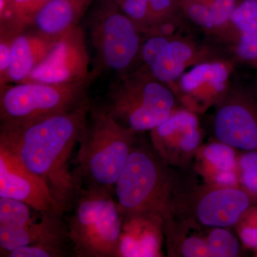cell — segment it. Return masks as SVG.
<instances>
[{
    "instance_id": "obj_18",
    "label": "cell",
    "mask_w": 257,
    "mask_h": 257,
    "mask_svg": "<svg viewBox=\"0 0 257 257\" xmlns=\"http://www.w3.org/2000/svg\"><path fill=\"white\" fill-rule=\"evenodd\" d=\"M239 150L219 141L203 144L194 157V170L204 183L217 187H239Z\"/></svg>"
},
{
    "instance_id": "obj_16",
    "label": "cell",
    "mask_w": 257,
    "mask_h": 257,
    "mask_svg": "<svg viewBox=\"0 0 257 257\" xmlns=\"http://www.w3.org/2000/svg\"><path fill=\"white\" fill-rule=\"evenodd\" d=\"M121 218L119 257H162L165 219L160 214H120Z\"/></svg>"
},
{
    "instance_id": "obj_9",
    "label": "cell",
    "mask_w": 257,
    "mask_h": 257,
    "mask_svg": "<svg viewBox=\"0 0 257 257\" xmlns=\"http://www.w3.org/2000/svg\"><path fill=\"white\" fill-rule=\"evenodd\" d=\"M221 57L214 49L188 37L160 34L145 37L140 64L159 81L170 85L193 66Z\"/></svg>"
},
{
    "instance_id": "obj_27",
    "label": "cell",
    "mask_w": 257,
    "mask_h": 257,
    "mask_svg": "<svg viewBox=\"0 0 257 257\" xmlns=\"http://www.w3.org/2000/svg\"><path fill=\"white\" fill-rule=\"evenodd\" d=\"M65 241H43L16 248L7 253L10 257H60L65 256Z\"/></svg>"
},
{
    "instance_id": "obj_11",
    "label": "cell",
    "mask_w": 257,
    "mask_h": 257,
    "mask_svg": "<svg viewBox=\"0 0 257 257\" xmlns=\"http://www.w3.org/2000/svg\"><path fill=\"white\" fill-rule=\"evenodd\" d=\"M234 64L223 57L202 62L187 69L168 86L182 106L197 114H204L232 87Z\"/></svg>"
},
{
    "instance_id": "obj_19",
    "label": "cell",
    "mask_w": 257,
    "mask_h": 257,
    "mask_svg": "<svg viewBox=\"0 0 257 257\" xmlns=\"http://www.w3.org/2000/svg\"><path fill=\"white\" fill-rule=\"evenodd\" d=\"M64 213L41 214L38 222L24 226H0L1 256L16 248L43 241L67 239V229L62 216Z\"/></svg>"
},
{
    "instance_id": "obj_15",
    "label": "cell",
    "mask_w": 257,
    "mask_h": 257,
    "mask_svg": "<svg viewBox=\"0 0 257 257\" xmlns=\"http://www.w3.org/2000/svg\"><path fill=\"white\" fill-rule=\"evenodd\" d=\"M0 197L26 203L40 214L65 213L45 181L28 170L13 155L0 148Z\"/></svg>"
},
{
    "instance_id": "obj_20",
    "label": "cell",
    "mask_w": 257,
    "mask_h": 257,
    "mask_svg": "<svg viewBox=\"0 0 257 257\" xmlns=\"http://www.w3.org/2000/svg\"><path fill=\"white\" fill-rule=\"evenodd\" d=\"M57 41L33 30L15 37L5 86L24 82L45 60Z\"/></svg>"
},
{
    "instance_id": "obj_14",
    "label": "cell",
    "mask_w": 257,
    "mask_h": 257,
    "mask_svg": "<svg viewBox=\"0 0 257 257\" xmlns=\"http://www.w3.org/2000/svg\"><path fill=\"white\" fill-rule=\"evenodd\" d=\"M152 146L171 167L184 169L203 145L198 114L177 106L165 121L150 131Z\"/></svg>"
},
{
    "instance_id": "obj_2",
    "label": "cell",
    "mask_w": 257,
    "mask_h": 257,
    "mask_svg": "<svg viewBox=\"0 0 257 257\" xmlns=\"http://www.w3.org/2000/svg\"><path fill=\"white\" fill-rule=\"evenodd\" d=\"M89 114L79 139L74 172L82 187L115 193L138 133L121 126L101 106L92 105Z\"/></svg>"
},
{
    "instance_id": "obj_24",
    "label": "cell",
    "mask_w": 257,
    "mask_h": 257,
    "mask_svg": "<svg viewBox=\"0 0 257 257\" xmlns=\"http://www.w3.org/2000/svg\"><path fill=\"white\" fill-rule=\"evenodd\" d=\"M150 29L146 36L157 35L164 29L172 26L176 13L179 10V0H147Z\"/></svg>"
},
{
    "instance_id": "obj_1",
    "label": "cell",
    "mask_w": 257,
    "mask_h": 257,
    "mask_svg": "<svg viewBox=\"0 0 257 257\" xmlns=\"http://www.w3.org/2000/svg\"><path fill=\"white\" fill-rule=\"evenodd\" d=\"M90 101L72 110L25 123H1L0 148L45 181L52 196L68 211L82 185L69 161L87 124Z\"/></svg>"
},
{
    "instance_id": "obj_21",
    "label": "cell",
    "mask_w": 257,
    "mask_h": 257,
    "mask_svg": "<svg viewBox=\"0 0 257 257\" xmlns=\"http://www.w3.org/2000/svg\"><path fill=\"white\" fill-rule=\"evenodd\" d=\"M95 0H51L40 12L31 30L58 40L79 25Z\"/></svg>"
},
{
    "instance_id": "obj_29",
    "label": "cell",
    "mask_w": 257,
    "mask_h": 257,
    "mask_svg": "<svg viewBox=\"0 0 257 257\" xmlns=\"http://www.w3.org/2000/svg\"><path fill=\"white\" fill-rule=\"evenodd\" d=\"M15 38L0 35V88L4 87L6 84Z\"/></svg>"
},
{
    "instance_id": "obj_17",
    "label": "cell",
    "mask_w": 257,
    "mask_h": 257,
    "mask_svg": "<svg viewBox=\"0 0 257 257\" xmlns=\"http://www.w3.org/2000/svg\"><path fill=\"white\" fill-rule=\"evenodd\" d=\"M214 37L235 60L257 69V0H237L227 23Z\"/></svg>"
},
{
    "instance_id": "obj_22",
    "label": "cell",
    "mask_w": 257,
    "mask_h": 257,
    "mask_svg": "<svg viewBox=\"0 0 257 257\" xmlns=\"http://www.w3.org/2000/svg\"><path fill=\"white\" fill-rule=\"evenodd\" d=\"M237 0H179V10L194 24L215 37L227 23Z\"/></svg>"
},
{
    "instance_id": "obj_13",
    "label": "cell",
    "mask_w": 257,
    "mask_h": 257,
    "mask_svg": "<svg viewBox=\"0 0 257 257\" xmlns=\"http://www.w3.org/2000/svg\"><path fill=\"white\" fill-rule=\"evenodd\" d=\"M89 61L85 30L79 25L57 40L45 60L23 82L69 84L98 77L89 70Z\"/></svg>"
},
{
    "instance_id": "obj_12",
    "label": "cell",
    "mask_w": 257,
    "mask_h": 257,
    "mask_svg": "<svg viewBox=\"0 0 257 257\" xmlns=\"http://www.w3.org/2000/svg\"><path fill=\"white\" fill-rule=\"evenodd\" d=\"M216 140L239 151L257 150V99L248 88L234 85L215 106Z\"/></svg>"
},
{
    "instance_id": "obj_3",
    "label": "cell",
    "mask_w": 257,
    "mask_h": 257,
    "mask_svg": "<svg viewBox=\"0 0 257 257\" xmlns=\"http://www.w3.org/2000/svg\"><path fill=\"white\" fill-rule=\"evenodd\" d=\"M174 169L152 145L137 142L115 184L120 214L153 213L165 220L172 216L180 180Z\"/></svg>"
},
{
    "instance_id": "obj_4",
    "label": "cell",
    "mask_w": 257,
    "mask_h": 257,
    "mask_svg": "<svg viewBox=\"0 0 257 257\" xmlns=\"http://www.w3.org/2000/svg\"><path fill=\"white\" fill-rule=\"evenodd\" d=\"M117 76L100 106L121 126L136 133L151 131L177 107L173 91L142 64Z\"/></svg>"
},
{
    "instance_id": "obj_26",
    "label": "cell",
    "mask_w": 257,
    "mask_h": 257,
    "mask_svg": "<svg viewBox=\"0 0 257 257\" xmlns=\"http://www.w3.org/2000/svg\"><path fill=\"white\" fill-rule=\"evenodd\" d=\"M238 181L251 200L257 199V150L239 152Z\"/></svg>"
},
{
    "instance_id": "obj_23",
    "label": "cell",
    "mask_w": 257,
    "mask_h": 257,
    "mask_svg": "<svg viewBox=\"0 0 257 257\" xmlns=\"http://www.w3.org/2000/svg\"><path fill=\"white\" fill-rule=\"evenodd\" d=\"M51 0H0V35L16 37L31 30L35 18Z\"/></svg>"
},
{
    "instance_id": "obj_10",
    "label": "cell",
    "mask_w": 257,
    "mask_h": 257,
    "mask_svg": "<svg viewBox=\"0 0 257 257\" xmlns=\"http://www.w3.org/2000/svg\"><path fill=\"white\" fill-rule=\"evenodd\" d=\"M165 241L169 256L234 257L239 251V241L226 228L175 216L165 220Z\"/></svg>"
},
{
    "instance_id": "obj_28",
    "label": "cell",
    "mask_w": 257,
    "mask_h": 257,
    "mask_svg": "<svg viewBox=\"0 0 257 257\" xmlns=\"http://www.w3.org/2000/svg\"><path fill=\"white\" fill-rule=\"evenodd\" d=\"M234 226L243 244L257 250V208L248 207Z\"/></svg>"
},
{
    "instance_id": "obj_7",
    "label": "cell",
    "mask_w": 257,
    "mask_h": 257,
    "mask_svg": "<svg viewBox=\"0 0 257 257\" xmlns=\"http://www.w3.org/2000/svg\"><path fill=\"white\" fill-rule=\"evenodd\" d=\"M97 76L69 84L26 82L0 88L1 123H25L72 110L89 101Z\"/></svg>"
},
{
    "instance_id": "obj_8",
    "label": "cell",
    "mask_w": 257,
    "mask_h": 257,
    "mask_svg": "<svg viewBox=\"0 0 257 257\" xmlns=\"http://www.w3.org/2000/svg\"><path fill=\"white\" fill-rule=\"evenodd\" d=\"M251 199L240 187H217L203 182L179 180L172 216L189 218L206 226H234L251 205Z\"/></svg>"
},
{
    "instance_id": "obj_5",
    "label": "cell",
    "mask_w": 257,
    "mask_h": 257,
    "mask_svg": "<svg viewBox=\"0 0 257 257\" xmlns=\"http://www.w3.org/2000/svg\"><path fill=\"white\" fill-rule=\"evenodd\" d=\"M114 194L82 187L65 224L76 256L119 257L121 218Z\"/></svg>"
},
{
    "instance_id": "obj_30",
    "label": "cell",
    "mask_w": 257,
    "mask_h": 257,
    "mask_svg": "<svg viewBox=\"0 0 257 257\" xmlns=\"http://www.w3.org/2000/svg\"><path fill=\"white\" fill-rule=\"evenodd\" d=\"M112 1H114V3H116V4L119 5L120 3H122L124 0H112Z\"/></svg>"
},
{
    "instance_id": "obj_6",
    "label": "cell",
    "mask_w": 257,
    "mask_h": 257,
    "mask_svg": "<svg viewBox=\"0 0 257 257\" xmlns=\"http://www.w3.org/2000/svg\"><path fill=\"white\" fill-rule=\"evenodd\" d=\"M86 28L94 51L98 75L102 71L118 74L140 64L145 35L112 0H98L88 15Z\"/></svg>"
},
{
    "instance_id": "obj_25",
    "label": "cell",
    "mask_w": 257,
    "mask_h": 257,
    "mask_svg": "<svg viewBox=\"0 0 257 257\" xmlns=\"http://www.w3.org/2000/svg\"><path fill=\"white\" fill-rule=\"evenodd\" d=\"M32 207L26 203L0 197V226H24L35 222L32 217Z\"/></svg>"
}]
</instances>
